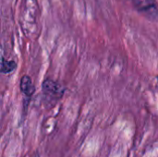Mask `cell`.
Segmentation results:
<instances>
[{
	"label": "cell",
	"instance_id": "277c9868",
	"mask_svg": "<svg viewBox=\"0 0 158 157\" xmlns=\"http://www.w3.org/2000/svg\"><path fill=\"white\" fill-rule=\"evenodd\" d=\"M17 67V64L14 61H7L5 60L4 58L2 59V64H1V71L3 73H9L13 71Z\"/></svg>",
	"mask_w": 158,
	"mask_h": 157
},
{
	"label": "cell",
	"instance_id": "5b68a950",
	"mask_svg": "<svg viewBox=\"0 0 158 157\" xmlns=\"http://www.w3.org/2000/svg\"><path fill=\"white\" fill-rule=\"evenodd\" d=\"M34 157H39V155H38V154H35V155H34Z\"/></svg>",
	"mask_w": 158,
	"mask_h": 157
},
{
	"label": "cell",
	"instance_id": "3957f363",
	"mask_svg": "<svg viewBox=\"0 0 158 157\" xmlns=\"http://www.w3.org/2000/svg\"><path fill=\"white\" fill-rule=\"evenodd\" d=\"M20 90L23 93V94L26 95L27 97H31L34 93L35 88L31 81V79L29 76L25 75L22 77L20 81Z\"/></svg>",
	"mask_w": 158,
	"mask_h": 157
},
{
	"label": "cell",
	"instance_id": "6da1fadb",
	"mask_svg": "<svg viewBox=\"0 0 158 157\" xmlns=\"http://www.w3.org/2000/svg\"><path fill=\"white\" fill-rule=\"evenodd\" d=\"M42 88H43L44 93L47 97L52 98V99L53 98H56V99L60 98L63 95L64 91H65L64 88L60 84H58L57 82L50 80V79H47L44 81Z\"/></svg>",
	"mask_w": 158,
	"mask_h": 157
},
{
	"label": "cell",
	"instance_id": "7a4b0ae2",
	"mask_svg": "<svg viewBox=\"0 0 158 157\" xmlns=\"http://www.w3.org/2000/svg\"><path fill=\"white\" fill-rule=\"evenodd\" d=\"M135 7L149 16H158V6L156 0H132Z\"/></svg>",
	"mask_w": 158,
	"mask_h": 157
}]
</instances>
